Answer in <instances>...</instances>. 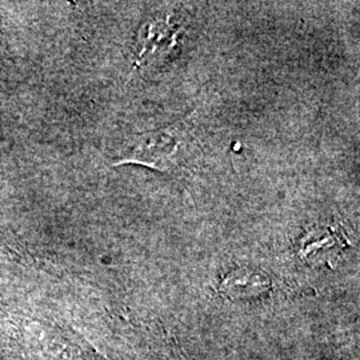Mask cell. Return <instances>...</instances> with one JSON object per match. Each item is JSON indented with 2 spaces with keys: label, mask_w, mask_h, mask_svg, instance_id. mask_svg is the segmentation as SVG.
Masks as SVG:
<instances>
[{
  "label": "cell",
  "mask_w": 360,
  "mask_h": 360,
  "mask_svg": "<svg viewBox=\"0 0 360 360\" xmlns=\"http://www.w3.org/2000/svg\"><path fill=\"white\" fill-rule=\"evenodd\" d=\"M270 288V278L262 271L251 269L233 271L220 284V292L230 299L257 297Z\"/></svg>",
  "instance_id": "cell-1"
}]
</instances>
